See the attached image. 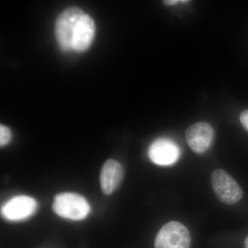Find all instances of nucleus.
<instances>
[{
    "instance_id": "nucleus-9",
    "label": "nucleus",
    "mask_w": 248,
    "mask_h": 248,
    "mask_svg": "<svg viewBox=\"0 0 248 248\" xmlns=\"http://www.w3.org/2000/svg\"><path fill=\"white\" fill-rule=\"evenodd\" d=\"M95 24L89 15L84 14L75 30L73 40V50L84 52L91 46L94 35Z\"/></svg>"
},
{
    "instance_id": "nucleus-7",
    "label": "nucleus",
    "mask_w": 248,
    "mask_h": 248,
    "mask_svg": "<svg viewBox=\"0 0 248 248\" xmlns=\"http://www.w3.org/2000/svg\"><path fill=\"white\" fill-rule=\"evenodd\" d=\"M181 152L175 142L166 138H160L152 143L148 149L150 159L155 164L170 166L179 159Z\"/></svg>"
},
{
    "instance_id": "nucleus-4",
    "label": "nucleus",
    "mask_w": 248,
    "mask_h": 248,
    "mask_svg": "<svg viewBox=\"0 0 248 248\" xmlns=\"http://www.w3.org/2000/svg\"><path fill=\"white\" fill-rule=\"evenodd\" d=\"M190 232L182 223L170 221L161 228L155 239V248H190Z\"/></svg>"
},
{
    "instance_id": "nucleus-3",
    "label": "nucleus",
    "mask_w": 248,
    "mask_h": 248,
    "mask_svg": "<svg viewBox=\"0 0 248 248\" xmlns=\"http://www.w3.org/2000/svg\"><path fill=\"white\" fill-rule=\"evenodd\" d=\"M211 184L217 198L222 203L233 205L242 199V188L232 177L223 169H217L211 175Z\"/></svg>"
},
{
    "instance_id": "nucleus-2",
    "label": "nucleus",
    "mask_w": 248,
    "mask_h": 248,
    "mask_svg": "<svg viewBox=\"0 0 248 248\" xmlns=\"http://www.w3.org/2000/svg\"><path fill=\"white\" fill-rule=\"evenodd\" d=\"M84 15L82 10L79 8L71 7L59 16L55 23V35L62 50H73L75 30Z\"/></svg>"
},
{
    "instance_id": "nucleus-1",
    "label": "nucleus",
    "mask_w": 248,
    "mask_h": 248,
    "mask_svg": "<svg viewBox=\"0 0 248 248\" xmlns=\"http://www.w3.org/2000/svg\"><path fill=\"white\" fill-rule=\"evenodd\" d=\"M55 214L62 218L73 221H80L87 217L91 206L87 200L81 195L65 192L55 196L53 203Z\"/></svg>"
},
{
    "instance_id": "nucleus-13",
    "label": "nucleus",
    "mask_w": 248,
    "mask_h": 248,
    "mask_svg": "<svg viewBox=\"0 0 248 248\" xmlns=\"http://www.w3.org/2000/svg\"><path fill=\"white\" fill-rule=\"evenodd\" d=\"M245 248H248V236L245 241Z\"/></svg>"
},
{
    "instance_id": "nucleus-6",
    "label": "nucleus",
    "mask_w": 248,
    "mask_h": 248,
    "mask_svg": "<svg viewBox=\"0 0 248 248\" xmlns=\"http://www.w3.org/2000/svg\"><path fill=\"white\" fill-rule=\"evenodd\" d=\"M214 135L213 127L205 122H198L190 125L186 133L187 144L197 154L208 151L213 143Z\"/></svg>"
},
{
    "instance_id": "nucleus-12",
    "label": "nucleus",
    "mask_w": 248,
    "mask_h": 248,
    "mask_svg": "<svg viewBox=\"0 0 248 248\" xmlns=\"http://www.w3.org/2000/svg\"><path fill=\"white\" fill-rule=\"evenodd\" d=\"M189 1H186V0H165L164 1V3L165 4L169 5V6H173V5H176L177 4H179V3H186L188 2Z\"/></svg>"
},
{
    "instance_id": "nucleus-8",
    "label": "nucleus",
    "mask_w": 248,
    "mask_h": 248,
    "mask_svg": "<svg viewBox=\"0 0 248 248\" xmlns=\"http://www.w3.org/2000/svg\"><path fill=\"white\" fill-rule=\"evenodd\" d=\"M124 170L120 162L109 159L104 163L100 173V185L103 193L110 195L123 181Z\"/></svg>"
},
{
    "instance_id": "nucleus-10",
    "label": "nucleus",
    "mask_w": 248,
    "mask_h": 248,
    "mask_svg": "<svg viewBox=\"0 0 248 248\" xmlns=\"http://www.w3.org/2000/svg\"><path fill=\"white\" fill-rule=\"evenodd\" d=\"M11 140V130L4 125H0V145L1 146H6Z\"/></svg>"
},
{
    "instance_id": "nucleus-11",
    "label": "nucleus",
    "mask_w": 248,
    "mask_h": 248,
    "mask_svg": "<svg viewBox=\"0 0 248 248\" xmlns=\"http://www.w3.org/2000/svg\"><path fill=\"white\" fill-rule=\"evenodd\" d=\"M240 121L244 128L248 131V110L244 111L241 114Z\"/></svg>"
},
{
    "instance_id": "nucleus-5",
    "label": "nucleus",
    "mask_w": 248,
    "mask_h": 248,
    "mask_svg": "<svg viewBox=\"0 0 248 248\" xmlns=\"http://www.w3.org/2000/svg\"><path fill=\"white\" fill-rule=\"evenodd\" d=\"M37 203L28 196H17L8 201L1 208V215L11 221L27 219L35 213Z\"/></svg>"
}]
</instances>
